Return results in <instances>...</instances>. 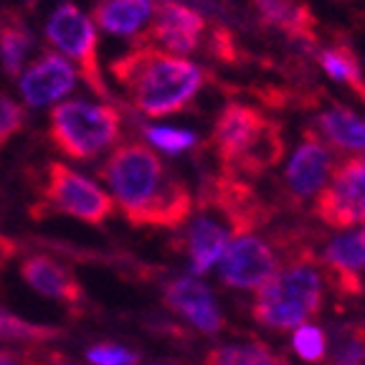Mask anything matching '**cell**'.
<instances>
[{
  "label": "cell",
  "instance_id": "cell-20",
  "mask_svg": "<svg viewBox=\"0 0 365 365\" xmlns=\"http://www.w3.org/2000/svg\"><path fill=\"white\" fill-rule=\"evenodd\" d=\"M262 18L279 29L282 34H287L289 38H302V41H314V13L307 3L302 0H257Z\"/></svg>",
  "mask_w": 365,
  "mask_h": 365
},
{
  "label": "cell",
  "instance_id": "cell-5",
  "mask_svg": "<svg viewBox=\"0 0 365 365\" xmlns=\"http://www.w3.org/2000/svg\"><path fill=\"white\" fill-rule=\"evenodd\" d=\"M122 135L120 112L107 102H61L51 109L48 137L53 148L71 160H94Z\"/></svg>",
  "mask_w": 365,
  "mask_h": 365
},
{
  "label": "cell",
  "instance_id": "cell-14",
  "mask_svg": "<svg viewBox=\"0 0 365 365\" xmlns=\"http://www.w3.org/2000/svg\"><path fill=\"white\" fill-rule=\"evenodd\" d=\"M319 269L340 297H358L365 272V226L337 236L319 259Z\"/></svg>",
  "mask_w": 365,
  "mask_h": 365
},
{
  "label": "cell",
  "instance_id": "cell-10",
  "mask_svg": "<svg viewBox=\"0 0 365 365\" xmlns=\"http://www.w3.org/2000/svg\"><path fill=\"white\" fill-rule=\"evenodd\" d=\"M203 205H213L216 211L223 213V218L228 221L236 239L239 236H251L272 216L269 205L254 193L249 180H241V178H231V175H221L218 180H213L205 188Z\"/></svg>",
  "mask_w": 365,
  "mask_h": 365
},
{
  "label": "cell",
  "instance_id": "cell-15",
  "mask_svg": "<svg viewBox=\"0 0 365 365\" xmlns=\"http://www.w3.org/2000/svg\"><path fill=\"white\" fill-rule=\"evenodd\" d=\"M163 302L203 335H216L223 330V314L213 299V292L193 277L168 282L163 287Z\"/></svg>",
  "mask_w": 365,
  "mask_h": 365
},
{
  "label": "cell",
  "instance_id": "cell-25",
  "mask_svg": "<svg viewBox=\"0 0 365 365\" xmlns=\"http://www.w3.org/2000/svg\"><path fill=\"white\" fill-rule=\"evenodd\" d=\"M29 48H31V34L23 29L21 23L16 21L0 23V61H3V68H6L13 79L21 76V68Z\"/></svg>",
  "mask_w": 365,
  "mask_h": 365
},
{
  "label": "cell",
  "instance_id": "cell-4",
  "mask_svg": "<svg viewBox=\"0 0 365 365\" xmlns=\"http://www.w3.org/2000/svg\"><path fill=\"white\" fill-rule=\"evenodd\" d=\"M213 150L223 175L244 180L279 165L287 145L277 122L244 102H228L213 127Z\"/></svg>",
  "mask_w": 365,
  "mask_h": 365
},
{
  "label": "cell",
  "instance_id": "cell-19",
  "mask_svg": "<svg viewBox=\"0 0 365 365\" xmlns=\"http://www.w3.org/2000/svg\"><path fill=\"white\" fill-rule=\"evenodd\" d=\"M228 244H231V236L221 223H216L211 216L195 218L185 236V254H188L193 272L205 274L213 264H218Z\"/></svg>",
  "mask_w": 365,
  "mask_h": 365
},
{
  "label": "cell",
  "instance_id": "cell-21",
  "mask_svg": "<svg viewBox=\"0 0 365 365\" xmlns=\"http://www.w3.org/2000/svg\"><path fill=\"white\" fill-rule=\"evenodd\" d=\"M322 363L327 365H365V322L340 325L332 335L330 353Z\"/></svg>",
  "mask_w": 365,
  "mask_h": 365
},
{
  "label": "cell",
  "instance_id": "cell-8",
  "mask_svg": "<svg viewBox=\"0 0 365 365\" xmlns=\"http://www.w3.org/2000/svg\"><path fill=\"white\" fill-rule=\"evenodd\" d=\"M314 216L335 231L365 226V155H355L335 168L317 195Z\"/></svg>",
  "mask_w": 365,
  "mask_h": 365
},
{
  "label": "cell",
  "instance_id": "cell-6",
  "mask_svg": "<svg viewBox=\"0 0 365 365\" xmlns=\"http://www.w3.org/2000/svg\"><path fill=\"white\" fill-rule=\"evenodd\" d=\"M43 180V213H61L89 226H102L117 211L107 190L76 173L74 168H68L66 163H48Z\"/></svg>",
  "mask_w": 365,
  "mask_h": 365
},
{
  "label": "cell",
  "instance_id": "cell-26",
  "mask_svg": "<svg viewBox=\"0 0 365 365\" xmlns=\"http://www.w3.org/2000/svg\"><path fill=\"white\" fill-rule=\"evenodd\" d=\"M292 348L304 363H322L327 355V335L317 325H302L294 330Z\"/></svg>",
  "mask_w": 365,
  "mask_h": 365
},
{
  "label": "cell",
  "instance_id": "cell-29",
  "mask_svg": "<svg viewBox=\"0 0 365 365\" xmlns=\"http://www.w3.org/2000/svg\"><path fill=\"white\" fill-rule=\"evenodd\" d=\"M86 360L91 365H137L140 355L135 350L114 345V342H99V345L86 350Z\"/></svg>",
  "mask_w": 365,
  "mask_h": 365
},
{
  "label": "cell",
  "instance_id": "cell-1",
  "mask_svg": "<svg viewBox=\"0 0 365 365\" xmlns=\"http://www.w3.org/2000/svg\"><path fill=\"white\" fill-rule=\"evenodd\" d=\"M107 193L135 228H180L195 208L193 193L150 145L122 143L99 168Z\"/></svg>",
  "mask_w": 365,
  "mask_h": 365
},
{
  "label": "cell",
  "instance_id": "cell-12",
  "mask_svg": "<svg viewBox=\"0 0 365 365\" xmlns=\"http://www.w3.org/2000/svg\"><path fill=\"white\" fill-rule=\"evenodd\" d=\"M332 173V153L325 145V140L319 137L317 130H304L302 140L297 145L294 155H292L289 165L284 170V188L292 195V200L302 203L307 198L322 190Z\"/></svg>",
  "mask_w": 365,
  "mask_h": 365
},
{
  "label": "cell",
  "instance_id": "cell-2",
  "mask_svg": "<svg viewBox=\"0 0 365 365\" xmlns=\"http://www.w3.org/2000/svg\"><path fill=\"white\" fill-rule=\"evenodd\" d=\"M117 84L145 117L178 114L203 86V68L188 58L168 53L158 46H137L109 66Z\"/></svg>",
  "mask_w": 365,
  "mask_h": 365
},
{
  "label": "cell",
  "instance_id": "cell-13",
  "mask_svg": "<svg viewBox=\"0 0 365 365\" xmlns=\"http://www.w3.org/2000/svg\"><path fill=\"white\" fill-rule=\"evenodd\" d=\"M23 282L38 294L48 297L66 309H79L84 304V287L68 264L48 254H29L18 264Z\"/></svg>",
  "mask_w": 365,
  "mask_h": 365
},
{
  "label": "cell",
  "instance_id": "cell-23",
  "mask_svg": "<svg viewBox=\"0 0 365 365\" xmlns=\"http://www.w3.org/2000/svg\"><path fill=\"white\" fill-rule=\"evenodd\" d=\"M61 337V327L41 325V322H31L11 309L0 307V342H21V345H41V342L56 340Z\"/></svg>",
  "mask_w": 365,
  "mask_h": 365
},
{
  "label": "cell",
  "instance_id": "cell-16",
  "mask_svg": "<svg viewBox=\"0 0 365 365\" xmlns=\"http://www.w3.org/2000/svg\"><path fill=\"white\" fill-rule=\"evenodd\" d=\"M76 76L79 74L68 58L56 51H46L36 61H31V66L21 71L18 79H21V94L26 104L46 107L74 89Z\"/></svg>",
  "mask_w": 365,
  "mask_h": 365
},
{
  "label": "cell",
  "instance_id": "cell-18",
  "mask_svg": "<svg viewBox=\"0 0 365 365\" xmlns=\"http://www.w3.org/2000/svg\"><path fill=\"white\" fill-rule=\"evenodd\" d=\"M319 132L325 145H332L340 153L365 155V120L345 104H332L327 112L319 114Z\"/></svg>",
  "mask_w": 365,
  "mask_h": 365
},
{
  "label": "cell",
  "instance_id": "cell-24",
  "mask_svg": "<svg viewBox=\"0 0 365 365\" xmlns=\"http://www.w3.org/2000/svg\"><path fill=\"white\" fill-rule=\"evenodd\" d=\"M205 365H284L267 345L246 342V345H216L205 353Z\"/></svg>",
  "mask_w": 365,
  "mask_h": 365
},
{
  "label": "cell",
  "instance_id": "cell-11",
  "mask_svg": "<svg viewBox=\"0 0 365 365\" xmlns=\"http://www.w3.org/2000/svg\"><path fill=\"white\" fill-rule=\"evenodd\" d=\"M205 18L193 8L182 6L178 0H163L155 11V18L148 23V29L140 34L145 46L160 43L168 53H190L200 46L205 36Z\"/></svg>",
  "mask_w": 365,
  "mask_h": 365
},
{
  "label": "cell",
  "instance_id": "cell-7",
  "mask_svg": "<svg viewBox=\"0 0 365 365\" xmlns=\"http://www.w3.org/2000/svg\"><path fill=\"white\" fill-rule=\"evenodd\" d=\"M46 38L79 68V79L91 86L97 97L107 99L109 89L99 66V36L94 23L74 3H63L46 23Z\"/></svg>",
  "mask_w": 365,
  "mask_h": 365
},
{
  "label": "cell",
  "instance_id": "cell-30",
  "mask_svg": "<svg viewBox=\"0 0 365 365\" xmlns=\"http://www.w3.org/2000/svg\"><path fill=\"white\" fill-rule=\"evenodd\" d=\"M213 53L221 61H234V36L226 29H216V34H213Z\"/></svg>",
  "mask_w": 365,
  "mask_h": 365
},
{
  "label": "cell",
  "instance_id": "cell-9",
  "mask_svg": "<svg viewBox=\"0 0 365 365\" xmlns=\"http://www.w3.org/2000/svg\"><path fill=\"white\" fill-rule=\"evenodd\" d=\"M282 267L279 246L269 244L259 236H239L226 246L223 257L218 259L221 282L234 289L257 292L264 282H269Z\"/></svg>",
  "mask_w": 365,
  "mask_h": 365
},
{
  "label": "cell",
  "instance_id": "cell-22",
  "mask_svg": "<svg viewBox=\"0 0 365 365\" xmlns=\"http://www.w3.org/2000/svg\"><path fill=\"white\" fill-rule=\"evenodd\" d=\"M319 63H322V68H325L332 79L340 81V84H348L365 102V79H363V71H360V63H358V58H355L353 48H348V46L325 48V51L319 53Z\"/></svg>",
  "mask_w": 365,
  "mask_h": 365
},
{
  "label": "cell",
  "instance_id": "cell-27",
  "mask_svg": "<svg viewBox=\"0 0 365 365\" xmlns=\"http://www.w3.org/2000/svg\"><path fill=\"white\" fill-rule=\"evenodd\" d=\"M148 143L160 148L168 155H180L195 145V135L185 130H175V127H148L145 130Z\"/></svg>",
  "mask_w": 365,
  "mask_h": 365
},
{
  "label": "cell",
  "instance_id": "cell-17",
  "mask_svg": "<svg viewBox=\"0 0 365 365\" xmlns=\"http://www.w3.org/2000/svg\"><path fill=\"white\" fill-rule=\"evenodd\" d=\"M153 16V0H97L91 23L114 36H140Z\"/></svg>",
  "mask_w": 365,
  "mask_h": 365
},
{
  "label": "cell",
  "instance_id": "cell-28",
  "mask_svg": "<svg viewBox=\"0 0 365 365\" xmlns=\"http://www.w3.org/2000/svg\"><path fill=\"white\" fill-rule=\"evenodd\" d=\"M23 125H26L23 107L8 94H0V153L11 143V137L23 130Z\"/></svg>",
  "mask_w": 365,
  "mask_h": 365
},
{
  "label": "cell",
  "instance_id": "cell-3",
  "mask_svg": "<svg viewBox=\"0 0 365 365\" xmlns=\"http://www.w3.org/2000/svg\"><path fill=\"white\" fill-rule=\"evenodd\" d=\"M282 267L254 294L251 317L274 332L309 325L325 302V277L304 241H279Z\"/></svg>",
  "mask_w": 365,
  "mask_h": 365
},
{
  "label": "cell",
  "instance_id": "cell-31",
  "mask_svg": "<svg viewBox=\"0 0 365 365\" xmlns=\"http://www.w3.org/2000/svg\"><path fill=\"white\" fill-rule=\"evenodd\" d=\"M0 365H48V363H43V360L23 358V355L11 353V350H0Z\"/></svg>",
  "mask_w": 365,
  "mask_h": 365
}]
</instances>
